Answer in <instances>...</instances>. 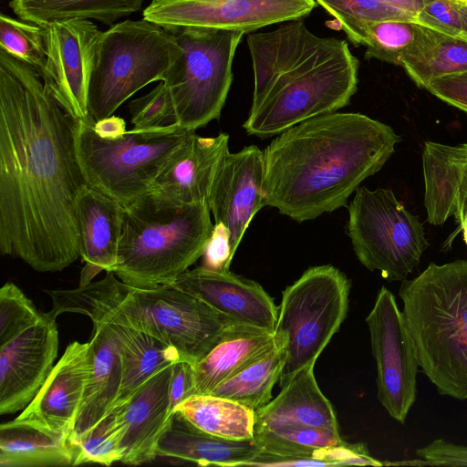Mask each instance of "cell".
Segmentation results:
<instances>
[{
	"label": "cell",
	"instance_id": "51",
	"mask_svg": "<svg viewBox=\"0 0 467 467\" xmlns=\"http://www.w3.org/2000/svg\"><path fill=\"white\" fill-rule=\"evenodd\" d=\"M454 1H462V0H454Z\"/></svg>",
	"mask_w": 467,
	"mask_h": 467
},
{
	"label": "cell",
	"instance_id": "43",
	"mask_svg": "<svg viewBox=\"0 0 467 467\" xmlns=\"http://www.w3.org/2000/svg\"><path fill=\"white\" fill-rule=\"evenodd\" d=\"M427 90L446 103L467 112V71L438 78L429 84Z\"/></svg>",
	"mask_w": 467,
	"mask_h": 467
},
{
	"label": "cell",
	"instance_id": "3",
	"mask_svg": "<svg viewBox=\"0 0 467 467\" xmlns=\"http://www.w3.org/2000/svg\"><path fill=\"white\" fill-rule=\"evenodd\" d=\"M246 40L254 78L249 135L268 138L337 112L357 91L359 61L346 40L317 36L301 20Z\"/></svg>",
	"mask_w": 467,
	"mask_h": 467
},
{
	"label": "cell",
	"instance_id": "45",
	"mask_svg": "<svg viewBox=\"0 0 467 467\" xmlns=\"http://www.w3.org/2000/svg\"><path fill=\"white\" fill-rule=\"evenodd\" d=\"M422 156L449 164H463L467 162V143L457 146L439 142L426 141Z\"/></svg>",
	"mask_w": 467,
	"mask_h": 467
},
{
	"label": "cell",
	"instance_id": "4",
	"mask_svg": "<svg viewBox=\"0 0 467 467\" xmlns=\"http://www.w3.org/2000/svg\"><path fill=\"white\" fill-rule=\"evenodd\" d=\"M399 296L423 373L440 394L467 400V261L431 263Z\"/></svg>",
	"mask_w": 467,
	"mask_h": 467
},
{
	"label": "cell",
	"instance_id": "24",
	"mask_svg": "<svg viewBox=\"0 0 467 467\" xmlns=\"http://www.w3.org/2000/svg\"><path fill=\"white\" fill-rule=\"evenodd\" d=\"M77 455L70 438L17 418L0 425L1 467L69 466Z\"/></svg>",
	"mask_w": 467,
	"mask_h": 467
},
{
	"label": "cell",
	"instance_id": "16",
	"mask_svg": "<svg viewBox=\"0 0 467 467\" xmlns=\"http://www.w3.org/2000/svg\"><path fill=\"white\" fill-rule=\"evenodd\" d=\"M91 368L90 342L70 343L16 418L71 439Z\"/></svg>",
	"mask_w": 467,
	"mask_h": 467
},
{
	"label": "cell",
	"instance_id": "8",
	"mask_svg": "<svg viewBox=\"0 0 467 467\" xmlns=\"http://www.w3.org/2000/svg\"><path fill=\"white\" fill-rule=\"evenodd\" d=\"M172 33L182 55L162 81L178 126L196 130L219 119L233 81L232 65L242 31L182 27Z\"/></svg>",
	"mask_w": 467,
	"mask_h": 467
},
{
	"label": "cell",
	"instance_id": "47",
	"mask_svg": "<svg viewBox=\"0 0 467 467\" xmlns=\"http://www.w3.org/2000/svg\"><path fill=\"white\" fill-rule=\"evenodd\" d=\"M382 3L394 7L409 16L413 19L421 10L423 0H379Z\"/></svg>",
	"mask_w": 467,
	"mask_h": 467
},
{
	"label": "cell",
	"instance_id": "32",
	"mask_svg": "<svg viewBox=\"0 0 467 467\" xmlns=\"http://www.w3.org/2000/svg\"><path fill=\"white\" fill-rule=\"evenodd\" d=\"M254 440L262 451L306 455L342 443L338 431L296 423L255 427Z\"/></svg>",
	"mask_w": 467,
	"mask_h": 467
},
{
	"label": "cell",
	"instance_id": "13",
	"mask_svg": "<svg viewBox=\"0 0 467 467\" xmlns=\"http://www.w3.org/2000/svg\"><path fill=\"white\" fill-rule=\"evenodd\" d=\"M46 63L39 74L57 100L74 117L88 116V97L102 31L88 19L42 26Z\"/></svg>",
	"mask_w": 467,
	"mask_h": 467
},
{
	"label": "cell",
	"instance_id": "35",
	"mask_svg": "<svg viewBox=\"0 0 467 467\" xmlns=\"http://www.w3.org/2000/svg\"><path fill=\"white\" fill-rule=\"evenodd\" d=\"M124 430L114 409L97 424L72 441L78 448L74 465L99 463L109 466L123 457Z\"/></svg>",
	"mask_w": 467,
	"mask_h": 467
},
{
	"label": "cell",
	"instance_id": "37",
	"mask_svg": "<svg viewBox=\"0 0 467 467\" xmlns=\"http://www.w3.org/2000/svg\"><path fill=\"white\" fill-rule=\"evenodd\" d=\"M0 50L31 66L40 74L47 59L42 26L1 14Z\"/></svg>",
	"mask_w": 467,
	"mask_h": 467
},
{
	"label": "cell",
	"instance_id": "9",
	"mask_svg": "<svg viewBox=\"0 0 467 467\" xmlns=\"http://www.w3.org/2000/svg\"><path fill=\"white\" fill-rule=\"evenodd\" d=\"M349 289L345 274L327 265L308 268L283 291L274 329L285 349L279 383L314 367L347 317Z\"/></svg>",
	"mask_w": 467,
	"mask_h": 467
},
{
	"label": "cell",
	"instance_id": "14",
	"mask_svg": "<svg viewBox=\"0 0 467 467\" xmlns=\"http://www.w3.org/2000/svg\"><path fill=\"white\" fill-rule=\"evenodd\" d=\"M58 330L47 313L0 346V414L24 410L35 398L57 356Z\"/></svg>",
	"mask_w": 467,
	"mask_h": 467
},
{
	"label": "cell",
	"instance_id": "11",
	"mask_svg": "<svg viewBox=\"0 0 467 467\" xmlns=\"http://www.w3.org/2000/svg\"><path fill=\"white\" fill-rule=\"evenodd\" d=\"M366 323L377 364L378 399L403 424L416 400L420 364L404 315L387 287L379 289Z\"/></svg>",
	"mask_w": 467,
	"mask_h": 467
},
{
	"label": "cell",
	"instance_id": "33",
	"mask_svg": "<svg viewBox=\"0 0 467 467\" xmlns=\"http://www.w3.org/2000/svg\"><path fill=\"white\" fill-rule=\"evenodd\" d=\"M382 466L383 462L373 458L362 443H348L322 448L306 455H281L260 451L247 461L244 466H281V467H312V466Z\"/></svg>",
	"mask_w": 467,
	"mask_h": 467
},
{
	"label": "cell",
	"instance_id": "18",
	"mask_svg": "<svg viewBox=\"0 0 467 467\" xmlns=\"http://www.w3.org/2000/svg\"><path fill=\"white\" fill-rule=\"evenodd\" d=\"M173 366L159 370L121 405L113 407L124 430L121 462L138 465L157 457L156 450L171 412Z\"/></svg>",
	"mask_w": 467,
	"mask_h": 467
},
{
	"label": "cell",
	"instance_id": "39",
	"mask_svg": "<svg viewBox=\"0 0 467 467\" xmlns=\"http://www.w3.org/2000/svg\"><path fill=\"white\" fill-rule=\"evenodd\" d=\"M129 110L134 129L150 130L178 125L171 95L162 81L146 95L131 100Z\"/></svg>",
	"mask_w": 467,
	"mask_h": 467
},
{
	"label": "cell",
	"instance_id": "6",
	"mask_svg": "<svg viewBox=\"0 0 467 467\" xmlns=\"http://www.w3.org/2000/svg\"><path fill=\"white\" fill-rule=\"evenodd\" d=\"M182 52L176 36L150 21L111 26L99 39L88 88V116L97 121L114 115L137 91L163 81Z\"/></svg>",
	"mask_w": 467,
	"mask_h": 467
},
{
	"label": "cell",
	"instance_id": "42",
	"mask_svg": "<svg viewBox=\"0 0 467 467\" xmlns=\"http://www.w3.org/2000/svg\"><path fill=\"white\" fill-rule=\"evenodd\" d=\"M202 257L203 264L202 266L218 272L230 271L229 268L234 254L232 253L230 234L223 224H213Z\"/></svg>",
	"mask_w": 467,
	"mask_h": 467
},
{
	"label": "cell",
	"instance_id": "1",
	"mask_svg": "<svg viewBox=\"0 0 467 467\" xmlns=\"http://www.w3.org/2000/svg\"><path fill=\"white\" fill-rule=\"evenodd\" d=\"M78 124L34 67L0 50V250L38 272L80 257Z\"/></svg>",
	"mask_w": 467,
	"mask_h": 467
},
{
	"label": "cell",
	"instance_id": "25",
	"mask_svg": "<svg viewBox=\"0 0 467 467\" xmlns=\"http://www.w3.org/2000/svg\"><path fill=\"white\" fill-rule=\"evenodd\" d=\"M274 341V332L265 329L242 324L231 327L202 358L192 364L194 395L208 394Z\"/></svg>",
	"mask_w": 467,
	"mask_h": 467
},
{
	"label": "cell",
	"instance_id": "38",
	"mask_svg": "<svg viewBox=\"0 0 467 467\" xmlns=\"http://www.w3.org/2000/svg\"><path fill=\"white\" fill-rule=\"evenodd\" d=\"M41 315L19 287L5 283L0 289V346L35 325Z\"/></svg>",
	"mask_w": 467,
	"mask_h": 467
},
{
	"label": "cell",
	"instance_id": "7",
	"mask_svg": "<svg viewBox=\"0 0 467 467\" xmlns=\"http://www.w3.org/2000/svg\"><path fill=\"white\" fill-rule=\"evenodd\" d=\"M93 119H79L77 148L87 184L121 205L150 192L158 176L192 131L178 125L127 130L103 139Z\"/></svg>",
	"mask_w": 467,
	"mask_h": 467
},
{
	"label": "cell",
	"instance_id": "50",
	"mask_svg": "<svg viewBox=\"0 0 467 467\" xmlns=\"http://www.w3.org/2000/svg\"><path fill=\"white\" fill-rule=\"evenodd\" d=\"M457 2H460V3H462V4H466V5H467V0L457 1Z\"/></svg>",
	"mask_w": 467,
	"mask_h": 467
},
{
	"label": "cell",
	"instance_id": "27",
	"mask_svg": "<svg viewBox=\"0 0 467 467\" xmlns=\"http://www.w3.org/2000/svg\"><path fill=\"white\" fill-rule=\"evenodd\" d=\"M285 360L284 341L275 335L274 343L266 350L208 394L237 401L256 411L271 400L273 387L282 376Z\"/></svg>",
	"mask_w": 467,
	"mask_h": 467
},
{
	"label": "cell",
	"instance_id": "34",
	"mask_svg": "<svg viewBox=\"0 0 467 467\" xmlns=\"http://www.w3.org/2000/svg\"><path fill=\"white\" fill-rule=\"evenodd\" d=\"M415 37V23L385 19L368 23L363 28L359 46L366 47V59H379L400 66L401 58Z\"/></svg>",
	"mask_w": 467,
	"mask_h": 467
},
{
	"label": "cell",
	"instance_id": "44",
	"mask_svg": "<svg viewBox=\"0 0 467 467\" xmlns=\"http://www.w3.org/2000/svg\"><path fill=\"white\" fill-rule=\"evenodd\" d=\"M193 363L182 360L174 364L171 386V412L186 399L194 395Z\"/></svg>",
	"mask_w": 467,
	"mask_h": 467
},
{
	"label": "cell",
	"instance_id": "15",
	"mask_svg": "<svg viewBox=\"0 0 467 467\" xmlns=\"http://www.w3.org/2000/svg\"><path fill=\"white\" fill-rule=\"evenodd\" d=\"M264 176V151L250 145L229 151L213 179L207 204L215 223L227 228L234 255L252 219L265 206Z\"/></svg>",
	"mask_w": 467,
	"mask_h": 467
},
{
	"label": "cell",
	"instance_id": "48",
	"mask_svg": "<svg viewBox=\"0 0 467 467\" xmlns=\"http://www.w3.org/2000/svg\"><path fill=\"white\" fill-rule=\"evenodd\" d=\"M455 221L459 223L460 229L462 230L463 239L467 245V207L457 211L453 214Z\"/></svg>",
	"mask_w": 467,
	"mask_h": 467
},
{
	"label": "cell",
	"instance_id": "26",
	"mask_svg": "<svg viewBox=\"0 0 467 467\" xmlns=\"http://www.w3.org/2000/svg\"><path fill=\"white\" fill-rule=\"evenodd\" d=\"M400 66L419 88L427 89L438 78L467 71V41L415 23L414 41Z\"/></svg>",
	"mask_w": 467,
	"mask_h": 467
},
{
	"label": "cell",
	"instance_id": "12",
	"mask_svg": "<svg viewBox=\"0 0 467 467\" xmlns=\"http://www.w3.org/2000/svg\"><path fill=\"white\" fill-rule=\"evenodd\" d=\"M316 5L315 0H151L142 16L169 32L204 27L246 34L274 24L301 20Z\"/></svg>",
	"mask_w": 467,
	"mask_h": 467
},
{
	"label": "cell",
	"instance_id": "23",
	"mask_svg": "<svg viewBox=\"0 0 467 467\" xmlns=\"http://www.w3.org/2000/svg\"><path fill=\"white\" fill-rule=\"evenodd\" d=\"M278 395L255 411V427L296 423L338 431L333 407L320 390L314 367L304 368L280 383Z\"/></svg>",
	"mask_w": 467,
	"mask_h": 467
},
{
	"label": "cell",
	"instance_id": "49",
	"mask_svg": "<svg viewBox=\"0 0 467 467\" xmlns=\"http://www.w3.org/2000/svg\"><path fill=\"white\" fill-rule=\"evenodd\" d=\"M458 3L462 16V32L460 37L467 41V5L460 2Z\"/></svg>",
	"mask_w": 467,
	"mask_h": 467
},
{
	"label": "cell",
	"instance_id": "17",
	"mask_svg": "<svg viewBox=\"0 0 467 467\" xmlns=\"http://www.w3.org/2000/svg\"><path fill=\"white\" fill-rule=\"evenodd\" d=\"M234 321L274 332L278 307L258 283L230 271L199 266L187 270L172 283Z\"/></svg>",
	"mask_w": 467,
	"mask_h": 467
},
{
	"label": "cell",
	"instance_id": "30",
	"mask_svg": "<svg viewBox=\"0 0 467 467\" xmlns=\"http://www.w3.org/2000/svg\"><path fill=\"white\" fill-rule=\"evenodd\" d=\"M124 334L121 385L113 407L124 403L159 370L186 360L175 347L147 333L124 326Z\"/></svg>",
	"mask_w": 467,
	"mask_h": 467
},
{
	"label": "cell",
	"instance_id": "46",
	"mask_svg": "<svg viewBox=\"0 0 467 467\" xmlns=\"http://www.w3.org/2000/svg\"><path fill=\"white\" fill-rule=\"evenodd\" d=\"M92 128L103 139H116L127 131L125 119L115 115L93 120Z\"/></svg>",
	"mask_w": 467,
	"mask_h": 467
},
{
	"label": "cell",
	"instance_id": "28",
	"mask_svg": "<svg viewBox=\"0 0 467 467\" xmlns=\"http://www.w3.org/2000/svg\"><path fill=\"white\" fill-rule=\"evenodd\" d=\"M142 3L143 0H11L9 7L19 19L39 26L74 18L112 25L139 11Z\"/></svg>",
	"mask_w": 467,
	"mask_h": 467
},
{
	"label": "cell",
	"instance_id": "31",
	"mask_svg": "<svg viewBox=\"0 0 467 467\" xmlns=\"http://www.w3.org/2000/svg\"><path fill=\"white\" fill-rule=\"evenodd\" d=\"M422 168L427 222L441 225L467 207V162L449 164L422 156Z\"/></svg>",
	"mask_w": 467,
	"mask_h": 467
},
{
	"label": "cell",
	"instance_id": "21",
	"mask_svg": "<svg viewBox=\"0 0 467 467\" xmlns=\"http://www.w3.org/2000/svg\"><path fill=\"white\" fill-rule=\"evenodd\" d=\"M91 368L71 441L97 424L113 407L122 378L124 326L110 321L93 324Z\"/></svg>",
	"mask_w": 467,
	"mask_h": 467
},
{
	"label": "cell",
	"instance_id": "19",
	"mask_svg": "<svg viewBox=\"0 0 467 467\" xmlns=\"http://www.w3.org/2000/svg\"><path fill=\"white\" fill-rule=\"evenodd\" d=\"M229 135L192 131L167 162L150 192L179 204L207 202L215 174L229 152Z\"/></svg>",
	"mask_w": 467,
	"mask_h": 467
},
{
	"label": "cell",
	"instance_id": "29",
	"mask_svg": "<svg viewBox=\"0 0 467 467\" xmlns=\"http://www.w3.org/2000/svg\"><path fill=\"white\" fill-rule=\"evenodd\" d=\"M174 410L195 427L218 438L254 439L255 410L237 401L212 394H197L186 399Z\"/></svg>",
	"mask_w": 467,
	"mask_h": 467
},
{
	"label": "cell",
	"instance_id": "2",
	"mask_svg": "<svg viewBox=\"0 0 467 467\" xmlns=\"http://www.w3.org/2000/svg\"><path fill=\"white\" fill-rule=\"evenodd\" d=\"M400 140L361 113L337 111L294 125L264 150L265 206L298 223L346 206Z\"/></svg>",
	"mask_w": 467,
	"mask_h": 467
},
{
	"label": "cell",
	"instance_id": "20",
	"mask_svg": "<svg viewBox=\"0 0 467 467\" xmlns=\"http://www.w3.org/2000/svg\"><path fill=\"white\" fill-rule=\"evenodd\" d=\"M123 206L87 185L75 210L80 257L85 263L79 285L89 284L100 272H111L117 264Z\"/></svg>",
	"mask_w": 467,
	"mask_h": 467
},
{
	"label": "cell",
	"instance_id": "41",
	"mask_svg": "<svg viewBox=\"0 0 467 467\" xmlns=\"http://www.w3.org/2000/svg\"><path fill=\"white\" fill-rule=\"evenodd\" d=\"M422 459V465L467 466V445L456 444L436 439L425 447L416 451Z\"/></svg>",
	"mask_w": 467,
	"mask_h": 467
},
{
	"label": "cell",
	"instance_id": "5",
	"mask_svg": "<svg viewBox=\"0 0 467 467\" xmlns=\"http://www.w3.org/2000/svg\"><path fill=\"white\" fill-rule=\"evenodd\" d=\"M122 206L111 272L129 286L169 285L202 256L213 228L207 202L179 204L148 192Z\"/></svg>",
	"mask_w": 467,
	"mask_h": 467
},
{
	"label": "cell",
	"instance_id": "22",
	"mask_svg": "<svg viewBox=\"0 0 467 467\" xmlns=\"http://www.w3.org/2000/svg\"><path fill=\"white\" fill-rule=\"evenodd\" d=\"M260 451L254 439L230 441L218 438L195 427L181 412L174 410L159 440L156 453L201 466H244Z\"/></svg>",
	"mask_w": 467,
	"mask_h": 467
},
{
	"label": "cell",
	"instance_id": "40",
	"mask_svg": "<svg viewBox=\"0 0 467 467\" xmlns=\"http://www.w3.org/2000/svg\"><path fill=\"white\" fill-rule=\"evenodd\" d=\"M414 22L452 36L460 37L462 32L460 5L454 0H423Z\"/></svg>",
	"mask_w": 467,
	"mask_h": 467
},
{
	"label": "cell",
	"instance_id": "36",
	"mask_svg": "<svg viewBox=\"0 0 467 467\" xmlns=\"http://www.w3.org/2000/svg\"><path fill=\"white\" fill-rule=\"evenodd\" d=\"M336 18L348 40L359 46L360 36L368 23L385 19H414L379 0H315Z\"/></svg>",
	"mask_w": 467,
	"mask_h": 467
},
{
	"label": "cell",
	"instance_id": "10",
	"mask_svg": "<svg viewBox=\"0 0 467 467\" xmlns=\"http://www.w3.org/2000/svg\"><path fill=\"white\" fill-rule=\"evenodd\" d=\"M348 235L358 261L388 281H404L428 248L424 226L390 189L358 187L348 206Z\"/></svg>",
	"mask_w": 467,
	"mask_h": 467
}]
</instances>
